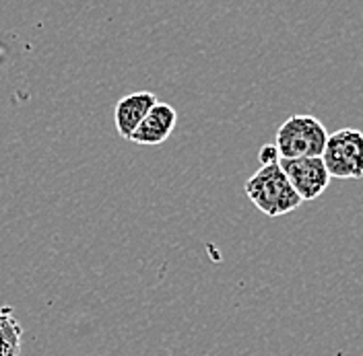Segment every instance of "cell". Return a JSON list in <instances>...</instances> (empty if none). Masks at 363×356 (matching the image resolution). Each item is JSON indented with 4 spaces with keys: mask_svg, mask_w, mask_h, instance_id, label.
<instances>
[{
    "mask_svg": "<svg viewBox=\"0 0 363 356\" xmlns=\"http://www.w3.org/2000/svg\"><path fill=\"white\" fill-rule=\"evenodd\" d=\"M250 202L267 217H283L299 208L301 198L283 173L279 163L262 165L244 185Z\"/></svg>",
    "mask_w": 363,
    "mask_h": 356,
    "instance_id": "6da1fadb",
    "label": "cell"
},
{
    "mask_svg": "<svg viewBox=\"0 0 363 356\" xmlns=\"http://www.w3.org/2000/svg\"><path fill=\"white\" fill-rule=\"evenodd\" d=\"M326 126L314 115H291L285 120L274 136V147L281 159L322 156L326 147Z\"/></svg>",
    "mask_w": 363,
    "mask_h": 356,
    "instance_id": "7a4b0ae2",
    "label": "cell"
},
{
    "mask_svg": "<svg viewBox=\"0 0 363 356\" xmlns=\"http://www.w3.org/2000/svg\"><path fill=\"white\" fill-rule=\"evenodd\" d=\"M324 167L330 178H363V132L357 128H340L328 134L322 153Z\"/></svg>",
    "mask_w": 363,
    "mask_h": 356,
    "instance_id": "3957f363",
    "label": "cell"
},
{
    "mask_svg": "<svg viewBox=\"0 0 363 356\" xmlns=\"http://www.w3.org/2000/svg\"><path fill=\"white\" fill-rule=\"evenodd\" d=\"M283 173L294 185L301 202L316 200L330 183V176L324 167L322 156H301V159H279Z\"/></svg>",
    "mask_w": 363,
    "mask_h": 356,
    "instance_id": "277c9868",
    "label": "cell"
},
{
    "mask_svg": "<svg viewBox=\"0 0 363 356\" xmlns=\"http://www.w3.org/2000/svg\"><path fill=\"white\" fill-rule=\"evenodd\" d=\"M176 124H178V112L169 103L157 101L145 115V120L138 124V128L133 132L130 142L145 144V147L163 144L176 130Z\"/></svg>",
    "mask_w": 363,
    "mask_h": 356,
    "instance_id": "5b68a950",
    "label": "cell"
},
{
    "mask_svg": "<svg viewBox=\"0 0 363 356\" xmlns=\"http://www.w3.org/2000/svg\"><path fill=\"white\" fill-rule=\"evenodd\" d=\"M157 101V95L151 91H136V93L122 97L113 110V122H116L118 134L124 140H130V136L138 128V124L145 120V115Z\"/></svg>",
    "mask_w": 363,
    "mask_h": 356,
    "instance_id": "8992f818",
    "label": "cell"
},
{
    "mask_svg": "<svg viewBox=\"0 0 363 356\" xmlns=\"http://www.w3.org/2000/svg\"><path fill=\"white\" fill-rule=\"evenodd\" d=\"M23 326L11 305L0 307V356H21Z\"/></svg>",
    "mask_w": 363,
    "mask_h": 356,
    "instance_id": "52a82bcc",
    "label": "cell"
},
{
    "mask_svg": "<svg viewBox=\"0 0 363 356\" xmlns=\"http://www.w3.org/2000/svg\"><path fill=\"white\" fill-rule=\"evenodd\" d=\"M258 159H260L262 165H271V163H279L281 156H279V151H277L274 144H264L260 149V153H258Z\"/></svg>",
    "mask_w": 363,
    "mask_h": 356,
    "instance_id": "ba28073f",
    "label": "cell"
}]
</instances>
